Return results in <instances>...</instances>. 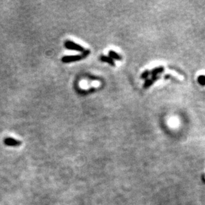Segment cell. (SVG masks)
<instances>
[{
	"label": "cell",
	"instance_id": "obj_1",
	"mask_svg": "<svg viewBox=\"0 0 205 205\" xmlns=\"http://www.w3.org/2000/svg\"><path fill=\"white\" fill-rule=\"evenodd\" d=\"M90 54L89 50H85L83 52L82 55H73V56H65L62 58V62H64V63H68V62H75L78 61V60H80L87 56Z\"/></svg>",
	"mask_w": 205,
	"mask_h": 205
},
{
	"label": "cell",
	"instance_id": "obj_2",
	"mask_svg": "<svg viewBox=\"0 0 205 205\" xmlns=\"http://www.w3.org/2000/svg\"><path fill=\"white\" fill-rule=\"evenodd\" d=\"M64 46H65L66 49L73 50V51L81 52V53H83V52L85 51L84 48L82 47V46L71 41H66L65 42V43H64Z\"/></svg>",
	"mask_w": 205,
	"mask_h": 205
},
{
	"label": "cell",
	"instance_id": "obj_3",
	"mask_svg": "<svg viewBox=\"0 0 205 205\" xmlns=\"http://www.w3.org/2000/svg\"><path fill=\"white\" fill-rule=\"evenodd\" d=\"M3 143L5 145L9 147H18L21 145V141L13 137H6L3 140Z\"/></svg>",
	"mask_w": 205,
	"mask_h": 205
},
{
	"label": "cell",
	"instance_id": "obj_4",
	"mask_svg": "<svg viewBox=\"0 0 205 205\" xmlns=\"http://www.w3.org/2000/svg\"><path fill=\"white\" fill-rule=\"evenodd\" d=\"M159 78H160L159 76H151V78L146 79L145 82H144V84H143V88L144 89L149 88V87H151L153 85V84H154L157 80H158Z\"/></svg>",
	"mask_w": 205,
	"mask_h": 205
},
{
	"label": "cell",
	"instance_id": "obj_5",
	"mask_svg": "<svg viewBox=\"0 0 205 205\" xmlns=\"http://www.w3.org/2000/svg\"><path fill=\"white\" fill-rule=\"evenodd\" d=\"M165 68L163 66H158V67H155L153 68L150 71V74L152 76H157L158 74H161L164 72Z\"/></svg>",
	"mask_w": 205,
	"mask_h": 205
},
{
	"label": "cell",
	"instance_id": "obj_6",
	"mask_svg": "<svg viewBox=\"0 0 205 205\" xmlns=\"http://www.w3.org/2000/svg\"><path fill=\"white\" fill-rule=\"evenodd\" d=\"M100 60H101V61L104 62H106V63L109 64L110 65L112 66H116V64H115V62L114 61V60L112 59L110 56H105V55H102L101 56H100Z\"/></svg>",
	"mask_w": 205,
	"mask_h": 205
},
{
	"label": "cell",
	"instance_id": "obj_7",
	"mask_svg": "<svg viewBox=\"0 0 205 205\" xmlns=\"http://www.w3.org/2000/svg\"><path fill=\"white\" fill-rule=\"evenodd\" d=\"M108 55H109L110 57L112 58L113 60H122V56L120 55H119L118 53H116V52L114 51H109L108 52Z\"/></svg>",
	"mask_w": 205,
	"mask_h": 205
},
{
	"label": "cell",
	"instance_id": "obj_8",
	"mask_svg": "<svg viewBox=\"0 0 205 205\" xmlns=\"http://www.w3.org/2000/svg\"><path fill=\"white\" fill-rule=\"evenodd\" d=\"M198 82L200 85L202 86H205V75H200L197 78Z\"/></svg>",
	"mask_w": 205,
	"mask_h": 205
},
{
	"label": "cell",
	"instance_id": "obj_9",
	"mask_svg": "<svg viewBox=\"0 0 205 205\" xmlns=\"http://www.w3.org/2000/svg\"><path fill=\"white\" fill-rule=\"evenodd\" d=\"M150 75V71L148 70H146L144 71L143 72H142L141 75V78L142 79H147L148 76Z\"/></svg>",
	"mask_w": 205,
	"mask_h": 205
}]
</instances>
